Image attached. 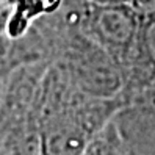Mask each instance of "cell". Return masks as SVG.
<instances>
[{
  "mask_svg": "<svg viewBox=\"0 0 155 155\" xmlns=\"http://www.w3.org/2000/svg\"><path fill=\"white\" fill-rule=\"evenodd\" d=\"M91 2L100 5H113V3H130V0H91Z\"/></svg>",
  "mask_w": 155,
  "mask_h": 155,
  "instance_id": "2",
  "label": "cell"
},
{
  "mask_svg": "<svg viewBox=\"0 0 155 155\" xmlns=\"http://www.w3.org/2000/svg\"><path fill=\"white\" fill-rule=\"evenodd\" d=\"M141 17L129 3H94L89 14V31L110 50L125 53L136 42Z\"/></svg>",
  "mask_w": 155,
  "mask_h": 155,
  "instance_id": "1",
  "label": "cell"
}]
</instances>
